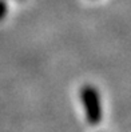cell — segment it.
Masks as SVG:
<instances>
[{"label": "cell", "mask_w": 131, "mask_h": 132, "mask_svg": "<svg viewBox=\"0 0 131 132\" xmlns=\"http://www.w3.org/2000/svg\"><path fill=\"white\" fill-rule=\"evenodd\" d=\"M80 100L87 121L91 126L99 124L103 118V107H102V97L98 88L91 84H84L80 88Z\"/></svg>", "instance_id": "obj_1"}, {"label": "cell", "mask_w": 131, "mask_h": 132, "mask_svg": "<svg viewBox=\"0 0 131 132\" xmlns=\"http://www.w3.org/2000/svg\"><path fill=\"white\" fill-rule=\"evenodd\" d=\"M7 13H8V3L7 0H0V21L4 20Z\"/></svg>", "instance_id": "obj_2"}]
</instances>
